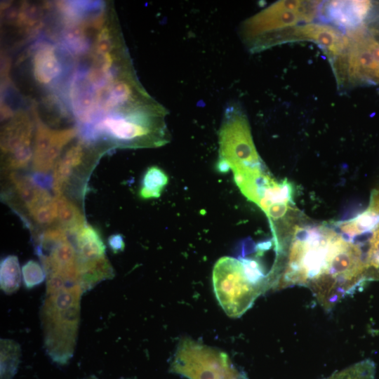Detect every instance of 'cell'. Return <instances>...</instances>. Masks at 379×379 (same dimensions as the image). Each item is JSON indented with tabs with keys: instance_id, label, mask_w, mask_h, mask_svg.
Segmentation results:
<instances>
[{
	"instance_id": "cell-1",
	"label": "cell",
	"mask_w": 379,
	"mask_h": 379,
	"mask_svg": "<svg viewBox=\"0 0 379 379\" xmlns=\"http://www.w3.org/2000/svg\"><path fill=\"white\" fill-rule=\"evenodd\" d=\"M273 243L275 259L267 274L269 290L305 286L324 309L331 310L367 281L361 245L340 232L334 222H314L302 215Z\"/></svg>"
},
{
	"instance_id": "cell-2",
	"label": "cell",
	"mask_w": 379,
	"mask_h": 379,
	"mask_svg": "<svg viewBox=\"0 0 379 379\" xmlns=\"http://www.w3.org/2000/svg\"><path fill=\"white\" fill-rule=\"evenodd\" d=\"M167 111L158 102L103 116L94 125L81 128L84 140L110 138L124 147H157L170 142L166 123Z\"/></svg>"
},
{
	"instance_id": "cell-3",
	"label": "cell",
	"mask_w": 379,
	"mask_h": 379,
	"mask_svg": "<svg viewBox=\"0 0 379 379\" xmlns=\"http://www.w3.org/2000/svg\"><path fill=\"white\" fill-rule=\"evenodd\" d=\"M313 16L312 1H278L244 20L239 36L250 51H260L279 33L300 22L309 23Z\"/></svg>"
},
{
	"instance_id": "cell-4",
	"label": "cell",
	"mask_w": 379,
	"mask_h": 379,
	"mask_svg": "<svg viewBox=\"0 0 379 379\" xmlns=\"http://www.w3.org/2000/svg\"><path fill=\"white\" fill-rule=\"evenodd\" d=\"M219 160L235 173L262 168L265 164L254 145L248 118L239 104L229 103L218 134Z\"/></svg>"
},
{
	"instance_id": "cell-5",
	"label": "cell",
	"mask_w": 379,
	"mask_h": 379,
	"mask_svg": "<svg viewBox=\"0 0 379 379\" xmlns=\"http://www.w3.org/2000/svg\"><path fill=\"white\" fill-rule=\"evenodd\" d=\"M170 371L187 379H246L225 352L189 337L179 340Z\"/></svg>"
},
{
	"instance_id": "cell-6",
	"label": "cell",
	"mask_w": 379,
	"mask_h": 379,
	"mask_svg": "<svg viewBox=\"0 0 379 379\" xmlns=\"http://www.w3.org/2000/svg\"><path fill=\"white\" fill-rule=\"evenodd\" d=\"M212 281L218 303L231 318L242 316L267 292L262 285L249 277L241 261L232 257H222L215 262Z\"/></svg>"
},
{
	"instance_id": "cell-7",
	"label": "cell",
	"mask_w": 379,
	"mask_h": 379,
	"mask_svg": "<svg viewBox=\"0 0 379 379\" xmlns=\"http://www.w3.org/2000/svg\"><path fill=\"white\" fill-rule=\"evenodd\" d=\"M339 29L321 23H305L287 29L277 34L271 41L270 47L290 41H310L324 48L331 58L340 57L349 44V37Z\"/></svg>"
},
{
	"instance_id": "cell-8",
	"label": "cell",
	"mask_w": 379,
	"mask_h": 379,
	"mask_svg": "<svg viewBox=\"0 0 379 379\" xmlns=\"http://www.w3.org/2000/svg\"><path fill=\"white\" fill-rule=\"evenodd\" d=\"M78 131L76 128L52 129L39 121L34 138L32 169L44 173L51 170L63 147L75 138Z\"/></svg>"
},
{
	"instance_id": "cell-9",
	"label": "cell",
	"mask_w": 379,
	"mask_h": 379,
	"mask_svg": "<svg viewBox=\"0 0 379 379\" xmlns=\"http://www.w3.org/2000/svg\"><path fill=\"white\" fill-rule=\"evenodd\" d=\"M373 8L370 1H328L321 3L318 15L324 22L350 33L366 25Z\"/></svg>"
},
{
	"instance_id": "cell-10",
	"label": "cell",
	"mask_w": 379,
	"mask_h": 379,
	"mask_svg": "<svg viewBox=\"0 0 379 379\" xmlns=\"http://www.w3.org/2000/svg\"><path fill=\"white\" fill-rule=\"evenodd\" d=\"M31 74L41 87H53L65 75V61L52 43L40 41L31 49Z\"/></svg>"
},
{
	"instance_id": "cell-11",
	"label": "cell",
	"mask_w": 379,
	"mask_h": 379,
	"mask_svg": "<svg viewBox=\"0 0 379 379\" xmlns=\"http://www.w3.org/2000/svg\"><path fill=\"white\" fill-rule=\"evenodd\" d=\"M32 124L29 117L20 112L3 128L1 135V149L8 156L21 149L32 147Z\"/></svg>"
},
{
	"instance_id": "cell-12",
	"label": "cell",
	"mask_w": 379,
	"mask_h": 379,
	"mask_svg": "<svg viewBox=\"0 0 379 379\" xmlns=\"http://www.w3.org/2000/svg\"><path fill=\"white\" fill-rule=\"evenodd\" d=\"M340 232L354 239L371 232L379 225V189L371 192L367 208L354 217L335 222Z\"/></svg>"
},
{
	"instance_id": "cell-13",
	"label": "cell",
	"mask_w": 379,
	"mask_h": 379,
	"mask_svg": "<svg viewBox=\"0 0 379 379\" xmlns=\"http://www.w3.org/2000/svg\"><path fill=\"white\" fill-rule=\"evenodd\" d=\"M74 244L81 267L105 256V245L97 229L86 224L75 235Z\"/></svg>"
},
{
	"instance_id": "cell-14",
	"label": "cell",
	"mask_w": 379,
	"mask_h": 379,
	"mask_svg": "<svg viewBox=\"0 0 379 379\" xmlns=\"http://www.w3.org/2000/svg\"><path fill=\"white\" fill-rule=\"evenodd\" d=\"M58 225L75 235L86 223L79 208L62 194L54 196Z\"/></svg>"
},
{
	"instance_id": "cell-15",
	"label": "cell",
	"mask_w": 379,
	"mask_h": 379,
	"mask_svg": "<svg viewBox=\"0 0 379 379\" xmlns=\"http://www.w3.org/2000/svg\"><path fill=\"white\" fill-rule=\"evenodd\" d=\"M0 379H13L20 364L21 349L13 340H0Z\"/></svg>"
},
{
	"instance_id": "cell-16",
	"label": "cell",
	"mask_w": 379,
	"mask_h": 379,
	"mask_svg": "<svg viewBox=\"0 0 379 379\" xmlns=\"http://www.w3.org/2000/svg\"><path fill=\"white\" fill-rule=\"evenodd\" d=\"M9 179L27 211L48 192L36 186L29 176H23L13 172L10 173Z\"/></svg>"
},
{
	"instance_id": "cell-17",
	"label": "cell",
	"mask_w": 379,
	"mask_h": 379,
	"mask_svg": "<svg viewBox=\"0 0 379 379\" xmlns=\"http://www.w3.org/2000/svg\"><path fill=\"white\" fill-rule=\"evenodd\" d=\"M21 284V271L18 258L10 255L4 258L0 264L1 289L7 295L16 292Z\"/></svg>"
},
{
	"instance_id": "cell-18",
	"label": "cell",
	"mask_w": 379,
	"mask_h": 379,
	"mask_svg": "<svg viewBox=\"0 0 379 379\" xmlns=\"http://www.w3.org/2000/svg\"><path fill=\"white\" fill-rule=\"evenodd\" d=\"M168 182L167 174L159 167H149L145 172L139 196L144 199L159 198Z\"/></svg>"
},
{
	"instance_id": "cell-19",
	"label": "cell",
	"mask_w": 379,
	"mask_h": 379,
	"mask_svg": "<svg viewBox=\"0 0 379 379\" xmlns=\"http://www.w3.org/2000/svg\"><path fill=\"white\" fill-rule=\"evenodd\" d=\"M363 248L367 280L379 281V225L366 235Z\"/></svg>"
},
{
	"instance_id": "cell-20",
	"label": "cell",
	"mask_w": 379,
	"mask_h": 379,
	"mask_svg": "<svg viewBox=\"0 0 379 379\" xmlns=\"http://www.w3.org/2000/svg\"><path fill=\"white\" fill-rule=\"evenodd\" d=\"M375 364L365 359L337 371L325 379H375Z\"/></svg>"
},
{
	"instance_id": "cell-21",
	"label": "cell",
	"mask_w": 379,
	"mask_h": 379,
	"mask_svg": "<svg viewBox=\"0 0 379 379\" xmlns=\"http://www.w3.org/2000/svg\"><path fill=\"white\" fill-rule=\"evenodd\" d=\"M31 218L39 225H51L57 220L54 198L43 202L29 211Z\"/></svg>"
},
{
	"instance_id": "cell-22",
	"label": "cell",
	"mask_w": 379,
	"mask_h": 379,
	"mask_svg": "<svg viewBox=\"0 0 379 379\" xmlns=\"http://www.w3.org/2000/svg\"><path fill=\"white\" fill-rule=\"evenodd\" d=\"M22 275L25 286L32 288L39 285L46 279V273L41 264L30 260L22 267Z\"/></svg>"
},
{
	"instance_id": "cell-23",
	"label": "cell",
	"mask_w": 379,
	"mask_h": 379,
	"mask_svg": "<svg viewBox=\"0 0 379 379\" xmlns=\"http://www.w3.org/2000/svg\"><path fill=\"white\" fill-rule=\"evenodd\" d=\"M73 169L74 168L62 158L55 162L53 173V190L55 195L62 194L65 187L69 182Z\"/></svg>"
},
{
	"instance_id": "cell-24",
	"label": "cell",
	"mask_w": 379,
	"mask_h": 379,
	"mask_svg": "<svg viewBox=\"0 0 379 379\" xmlns=\"http://www.w3.org/2000/svg\"><path fill=\"white\" fill-rule=\"evenodd\" d=\"M85 156L83 142H79L67 149L62 159L73 168L80 166Z\"/></svg>"
},
{
	"instance_id": "cell-25",
	"label": "cell",
	"mask_w": 379,
	"mask_h": 379,
	"mask_svg": "<svg viewBox=\"0 0 379 379\" xmlns=\"http://www.w3.org/2000/svg\"><path fill=\"white\" fill-rule=\"evenodd\" d=\"M29 178L33 183L38 187L46 191L51 189L53 190V175L48 173L34 171L29 175Z\"/></svg>"
},
{
	"instance_id": "cell-26",
	"label": "cell",
	"mask_w": 379,
	"mask_h": 379,
	"mask_svg": "<svg viewBox=\"0 0 379 379\" xmlns=\"http://www.w3.org/2000/svg\"><path fill=\"white\" fill-rule=\"evenodd\" d=\"M108 244L114 253L122 251L125 246L124 238L121 234L111 235L108 239Z\"/></svg>"
},
{
	"instance_id": "cell-27",
	"label": "cell",
	"mask_w": 379,
	"mask_h": 379,
	"mask_svg": "<svg viewBox=\"0 0 379 379\" xmlns=\"http://www.w3.org/2000/svg\"><path fill=\"white\" fill-rule=\"evenodd\" d=\"M84 379H98L97 377H95V375H91L88 378H84Z\"/></svg>"
}]
</instances>
